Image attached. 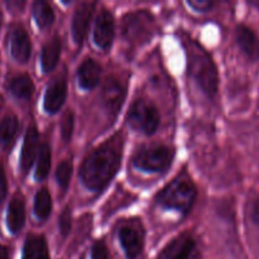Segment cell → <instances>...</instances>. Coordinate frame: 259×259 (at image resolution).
<instances>
[{
    "label": "cell",
    "mask_w": 259,
    "mask_h": 259,
    "mask_svg": "<svg viewBox=\"0 0 259 259\" xmlns=\"http://www.w3.org/2000/svg\"><path fill=\"white\" fill-rule=\"evenodd\" d=\"M121 156L123 137L116 134L86 157L80 168L82 184L91 191L99 192L105 189L120 167Z\"/></svg>",
    "instance_id": "1"
},
{
    "label": "cell",
    "mask_w": 259,
    "mask_h": 259,
    "mask_svg": "<svg viewBox=\"0 0 259 259\" xmlns=\"http://www.w3.org/2000/svg\"><path fill=\"white\" fill-rule=\"evenodd\" d=\"M189 70L191 77L207 96H214L218 91V72L210 56L195 43H189Z\"/></svg>",
    "instance_id": "2"
},
{
    "label": "cell",
    "mask_w": 259,
    "mask_h": 259,
    "mask_svg": "<svg viewBox=\"0 0 259 259\" xmlns=\"http://www.w3.org/2000/svg\"><path fill=\"white\" fill-rule=\"evenodd\" d=\"M197 191L191 180L186 177H177L167 185L157 197V202L166 209H174L182 214H187L191 210Z\"/></svg>",
    "instance_id": "3"
},
{
    "label": "cell",
    "mask_w": 259,
    "mask_h": 259,
    "mask_svg": "<svg viewBox=\"0 0 259 259\" xmlns=\"http://www.w3.org/2000/svg\"><path fill=\"white\" fill-rule=\"evenodd\" d=\"M124 39L133 46H142L149 42L156 33L154 18L146 10L129 13L121 24Z\"/></svg>",
    "instance_id": "4"
},
{
    "label": "cell",
    "mask_w": 259,
    "mask_h": 259,
    "mask_svg": "<svg viewBox=\"0 0 259 259\" xmlns=\"http://www.w3.org/2000/svg\"><path fill=\"white\" fill-rule=\"evenodd\" d=\"M174 157V149L167 146L144 147L133 157V164L142 171L163 174L171 167Z\"/></svg>",
    "instance_id": "5"
},
{
    "label": "cell",
    "mask_w": 259,
    "mask_h": 259,
    "mask_svg": "<svg viewBox=\"0 0 259 259\" xmlns=\"http://www.w3.org/2000/svg\"><path fill=\"white\" fill-rule=\"evenodd\" d=\"M159 120L161 118L156 106L143 99L134 101L128 113V123L146 134H153L158 128Z\"/></svg>",
    "instance_id": "6"
},
{
    "label": "cell",
    "mask_w": 259,
    "mask_h": 259,
    "mask_svg": "<svg viewBox=\"0 0 259 259\" xmlns=\"http://www.w3.org/2000/svg\"><path fill=\"white\" fill-rule=\"evenodd\" d=\"M119 240L125 250L126 257L136 259L143 250L144 245V229L138 220H129L123 223L119 228Z\"/></svg>",
    "instance_id": "7"
},
{
    "label": "cell",
    "mask_w": 259,
    "mask_h": 259,
    "mask_svg": "<svg viewBox=\"0 0 259 259\" xmlns=\"http://www.w3.org/2000/svg\"><path fill=\"white\" fill-rule=\"evenodd\" d=\"M163 259H201V254L194 238L190 234H182L169 243Z\"/></svg>",
    "instance_id": "8"
},
{
    "label": "cell",
    "mask_w": 259,
    "mask_h": 259,
    "mask_svg": "<svg viewBox=\"0 0 259 259\" xmlns=\"http://www.w3.org/2000/svg\"><path fill=\"white\" fill-rule=\"evenodd\" d=\"M125 98V88L116 78H108L101 91V101L110 116H116Z\"/></svg>",
    "instance_id": "9"
},
{
    "label": "cell",
    "mask_w": 259,
    "mask_h": 259,
    "mask_svg": "<svg viewBox=\"0 0 259 259\" xmlns=\"http://www.w3.org/2000/svg\"><path fill=\"white\" fill-rule=\"evenodd\" d=\"M115 34V27H114V18L110 12L103 10L98 15L94 27V40L96 46L103 50H106L111 46Z\"/></svg>",
    "instance_id": "10"
},
{
    "label": "cell",
    "mask_w": 259,
    "mask_h": 259,
    "mask_svg": "<svg viewBox=\"0 0 259 259\" xmlns=\"http://www.w3.org/2000/svg\"><path fill=\"white\" fill-rule=\"evenodd\" d=\"M9 46L12 56L18 62H27L32 52V45H30L29 35L22 27L13 28L9 34Z\"/></svg>",
    "instance_id": "11"
},
{
    "label": "cell",
    "mask_w": 259,
    "mask_h": 259,
    "mask_svg": "<svg viewBox=\"0 0 259 259\" xmlns=\"http://www.w3.org/2000/svg\"><path fill=\"white\" fill-rule=\"evenodd\" d=\"M39 134L35 126H29L25 133L24 143L22 148V156H20V168L22 171L28 172L30 167L34 163L37 153H39Z\"/></svg>",
    "instance_id": "12"
},
{
    "label": "cell",
    "mask_w": 259,
    "mask_h": 259,
    "mask_svg": "<svg viewBox=\"0 0 259 259\" xmlns=\"http://www.w3.org/2000/svg\"><path fill=\"white\" fill-rule=\"evenodd\" d=\"M67 96V83L63 78H56L48 85L45 95V109L47 113L55 114L62 108Z\"/></svg>",
    "instance_id": "13"
},
{
    "label": "cell",
    "mask_w": 259,
    "mask_h": 259,
    "mask_svg": "<svg viewBox=\"0 0 259 259\" xmlns=\"http://www.w3.org/2000/svg\"><path fill=\"white\" fill-rule=\"evenodd\" d=\"M94 3H82L76 9L72 19V37L77 45H81L90 25L94 13Z\"/></svg>",
    "instance_id": "14"
},
{
    "label": "cell",
    "mask_w": 259,
    "mask_h": 259,
    "mask_svg": "<svg viewBox=\"0 0 259 259\" xmlns=\"http://www.w3.org/2000/svg\"><path fill=\"white\" fill-rule=\"evenodd\" d=\"M100 65L91 58H86L77 70L78 82H80L81 88L85 90H91V89L96 88L100 82Z\"/></svg>",
    "instance_id": "15"
},
{
    "label": "cell",
    "mask_w": 259,
    "mask_h": 259,
    "mask_svg": "<svg viewBox=\"0 0 259 259\" xmlns=\"http://www.w3.org/2000/svg\"><path fill=\"white\" fill-rule=\"evenodd\" d=\"M237 42L248 58L259 60V38L247 25H239L237 29Z\"/></svg>",
    "instance_id": "16"
},
{
    "label": "cell",
    "mask_w": 259,
    "mask_h": 259,
    "mask_svg": "<svg viewBox=\"0 0 259 259\" xmlns=\"http://www.w3.org/2000/svg\"><path fill=\"white\" fill-rule=\"evenodd\" d=\"M8 228L12 233H18L23 228L25 222L24 199L20 194H17L10 201L8 207Z\"/></svg>",
    "instance_id": "17"
},
{
    "label": "cell",
    "mask_w": 259,
    "mask_h": 259,
    "mask_svg": "<svg viewBox=\"0 0 259 259\" xmlns=\"http://www.w3.org/2000/svg\"><path fill=\"white\" fill-rule=\"evenodd\" d=\"M23 259H50L45 238L40 235H29L23 248Z\"/></svg>",
    "instance_id": "18"
},
{
    "label": "cell",
    "mask_w": 259,
    "mask_h": 259,
    "mask_svg": "<svg viewBox=\"0 0 259 259\" xmlns=\"http://www.w3.org/2000/svg\"><path fill=\"white\" fill-rule=\"evenodd\" d=\"M61 56V39L60 37H53L48 40L42 50L40 63L45 72H50L57 66Z\"/></svg>",
    "instance_id": "19"
},
{
    "label": "cell",
    "mask_w": 259,
    "mask_h": 259,
    "mask_svg": "<svg viewBox=\"0 0 259 259\" xmlns=\"http://www.w3.org/2000/svg\"><path fill=\"white\" fill-rule=\"evenodd\" d=\"M19 129V121L14 115H8L0 123V149H8L14 142L17 132Z\"/></svg>",
    "instance_id": "20"
},
{
    "label": "cell",
    "mask_w": 259,
    "mask_h": 259,
    "mask_svg": "<svg viewBox=\"0 0 259 259\" xmlns=\"http://www.w3.org/2000/svg\"><path fill=\"white\" fill-rule=\"evenodd\" d=\"M9 90L15 98L20 100H28L32 96L34 86H33L32 80L28 75H18L10 80Z\"/></svg>",
    "instance_id": "21"
},
{
    "label": "cell",
    "mask_w": 259,
    "mask_h": 259,
    "mask_svg": "<svg viewBox=\"0 0 259 259\" xmlns=\"http://www.w3.org/2000/svg\"><path fill=\"white\" fill-rule=\"evenodd\" d=\"M33 14H34L35 22L42 29L51 27L52 23L55 22V13H53L52 8L47 2H43V0H38L34 3Z\"/></svg>",
    "instance_id": "22"
},
{
    "label": "cell",
    "mask_w": 259,
    "mask_h": 259,
    "mask_svg": "<svg viewBox=\"0 0 259 259\" xmlns=\"http://www.w3.org/2000/svg\"><path fill=\"white\" fill-rule=\"evenodd\" d=\"M52 199L47 189H42L37 192L34 199V214L39 220H46L51 215Z\"/></svg>",
    "instance_id": "23"
},
{
    "label": "cell",
    "mask_w": 259,
    "mask_h": 259,
    "mask_svg": "<svg viewBox=\"0 0 259 259\" xmlns=\"http://www.w3.org/2000/svg\"><path fill=\"white\" fill-rule=\"evenodd\" d=\"M51 169V149L47 143L42 144L38 153V164L35 169V179L42 181L48 176Z\"/></svg>",
    "instance_id": "24"
},
{
    "label": "cell",
    "mask_w": 259,
    "mask_h": 259,
    "mask_svg": "<svg viewBox=\"0 0 259 259\" xmlns=\"http://www.w3.org/2000/svg\"><path fill=\"white\" fill-rule=\"evenodd\" d=\"M72 162L71 161H63L61 162L60 166L57 167V172H56V179H57L58 185L62 190H66L70 185L71 176H72Z\"/></svg>",
    "instance_id": "25"
},
{
    "label": "cell",
    "mask_w": 259,
    "mask_h": 259,
    "mask_svg": "<svg viewBox=\"0 0 259 259\" xmlns=\"http://www.w3.org/2000/svg\"><path fill=\"white\" fill-rule=\"evenodd\" d=\"M73 132V114L72 111H66L61 120V134L65 141H70Z\"/></svg>",
    "instance_id": "26"
},
{
    "label": "cell",
    "mask_w": 259,
    "mask_h": 259,
    "mask_svg": "<svg viewBox=\"0 0 259 259\" xmlns=\"http://www.w3.org/2000/svg\"><path fill=\"white\" fill-rule=\"evenodd\" d=\"M91 259H110L109 250L103 242H96L91 249Z\"/></svg>",
    "instance_id": "27"
},
{
    "label": "cell",
    "mask_w": 259,
    "mask_h": 259,
    "mask_svg": "<svg viewBox=\"0 0 259 259\" xmlns=\"http://www.w3.org/2000/svg\"><path fill=\"white\" fill-rule=\"evenodd\" d=\"M70 230H71V211L68 207H66L60 217V232L63 237H66V235L70 233Z\"/></svg>",
    "instance_id": "28"
},
{
    "label": "cell",
    "mask_w": 259,
    "mask_h": 259,
    "mask_svg": "<svg viewBox=\"0 0 259 259\" xmlns=\"http://www.w3.org/2000/svg\"><path fill=\"white\" fill-rule=\"evenodd\" d=\"M189 5L197 12H207L214 7V3L209 0H191L189 2Z\"/></svg>",
    "instance_id": "29"
},
{
    "label": "cell",
    "mask_w": 259,
    "mask_h": 259,
    "mask_svg": "<svg viewBox=\"0 0 259 259\" xmlns=\"http://www.w3.org/2000/svg\"><path fill=\"white\" fill-rule=\"evenodd\" d=\"M250 218L252 222L259 227V196L250 202Z\"/></svg>",
    "instance_id": "30"
},
{
    "label": "cell",
    "mask_w": 259,
    "mask_h": 259,
    "mask_svg": "<svg viewBox=\"0 0 259 259\" xmlns=\"http://www.w3.org/2000/svg\"><path fill=\"white\" fill-rule=\"evenodd\" d=\"M5 195H7V177H5L4 168L0 164V202L4 200Z\"/></svg>",
    "instance_id": "31"
},
{
    "label": "cell",
    "mask_w": 259,
    "mask_h": 259,
    "mask_svg": "<svg viewBox=\"0 0 259 259\" xmlns=\"http://www.w3.org/2000/svg\"><path fill=\"white\" fill-rule=\"evenodd\" d=\"M0 259H9V252H8L7 247L0 244Z\"/></svg>",
    "instance_id": "32"
},
{
    "label": "cell",
    "mask_w": 259,
    "mask_h": 259,
    "mask_svg": "<svg viewBox=\"0 0 259 259\" xmlns=\"http://www.w3.org/2000/svg\"><path fill=\"white\" fill-rule=\"evenodd\" d=\"M8 5H9L10 9H12L13 7H14L15 9H17V8H18V10H19V12H20V10H22V8L24 7V3H23V2H20V3H18V2H10V3H8ZM15 9H14V12H15Z\"/></svg>",
    "instance_id": "33"
},
{
    "label": "cell",
    "mask_w": 259,
    "mask_h": 259,
    "mask_svg": "<svg viewBox=\"0 0 259 259\" xmlns=\"http://www.w3.org/2000/svg\"><path fill=\"white\" fill-rule=\"evenodd\" d=\"M3 104H4V100H3V98L0 96V110H2V108H3Z\"/></svg>",
    "instance_id": "34"
},
{
    "label": "cell",
    "mask_w": 259,
    "mask_h": 259,
    "mask_svg": "<svg viewBox=\"0 0 259 259\" xmlns=\"http://www.w3.org/2000/svg\"><path fill=\"white\" fill-rule=\"evenodd\" d=\"M0 23H2V14H0Z\"/></svg>",
    "instance_id": "35"
}]
</instances>
